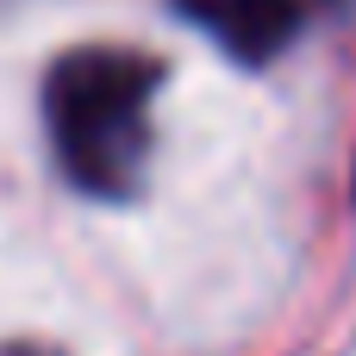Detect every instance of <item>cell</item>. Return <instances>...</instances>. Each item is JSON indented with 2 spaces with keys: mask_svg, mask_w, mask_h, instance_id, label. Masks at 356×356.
Masks as SVG:
<instances>
[{
  "mask_svg": "<svg viewBox=\"0 0 356 356\" xmlns=\"http://www.w3.org/2000/svg\"><path fill=\"white\" fill-rule=\"evenodd\" d=\"M163 56L131 44L63 50L44 75V131L50 156L88 200H138L150 175V106L163 94Z\"/></svg>",
  "mask_w": 356,
  "mask_h": 356,
  "instance_id": "obj_1",
  "label": "cell"
},
{
  "mask_svg": "<svg viewBox=\"0 0 356 356\" xmlns=\"http://www.w3.org/2000/svg\"><path fill=\"white\" fill-rule=\"evenodd\" d=\"M13 356H31V350H13Z\"/></svg>",
  "mask_w": 356,
  "mask_h": 356,
  "instance_id": "obj_3",
  "label": "cell"
},
{
  "mask_svg": "<svg viewBox=\"0 0 356 356\" xmlns=\"http://www.w3.org/2000/svg\"><path fill=\"white\" fill-rule=\"evenodd\" d=\"M181 19H194L225 56H238V63H250V69H263V63H275L288 44H294V31H300V0H169Z\"/></svg>",
  "mask_w": 356,
  "mask_h": 356,
  "instance_id": "obj_2",
  "label": "cell"
}]
</instances>
